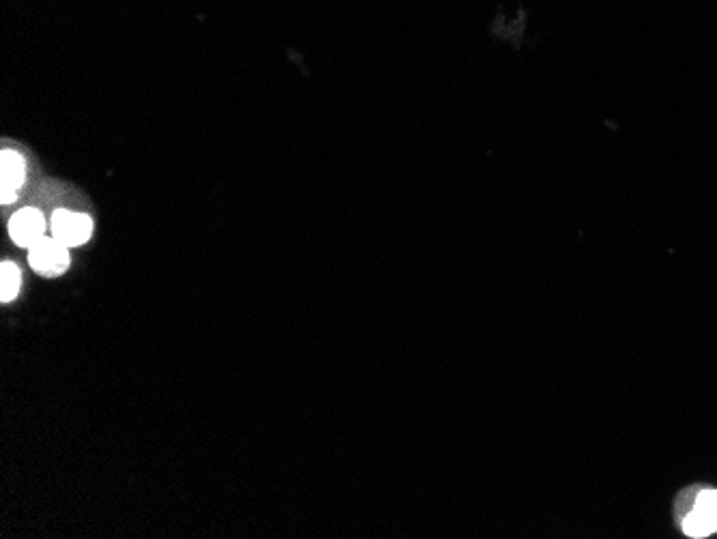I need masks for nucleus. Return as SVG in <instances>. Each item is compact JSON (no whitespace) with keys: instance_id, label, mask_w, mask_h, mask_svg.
I'll return each instance as SVG.
<instances>
[{"instance_id":"nucleus-6","label":"nucleus","mask_w":717,"mask_h":539,"mask_svg":"<svg viewBox=\"0 0 717 539\" xmlns=\"http://www.w3.org/2000/svg\"><path fill=\"white\" fill-rule=\"evenodd\" d=\"M20 282H22L20 269L13 265L11 260H5L3 265H0V301L9 303L16 299L20 293Z\"/></svg>"},{"instance_id":"nucleus-2","label":"nucleus","mask_w":717,"mask_h":539,"mask_svg":"<svg viewBox=\"0 0 717 539\" xmlns=\"http://www.w3.org/2000/svg\"><path fill=\"white\" fill-rule=\"evenodd\" d=\"M28 262H31L33 271L39 275H46V278H56L69 269V252L67 245H63L58 239H46L37 241L33 247H28Z\"/></svg>"},{"instance_id":"nucleus-5","label":"nucleus","mask_w":717,"mask_h":539,"mask_svg":"<svg viewBox=\"0 0 717 539\" xmlns=\"http://www.w3.org/2000/svg\"><path fill=\"white\" fill-rule=\"evenodd\" d=\"M26 179L24 157L18 151H3L0 155V202L9 205L16 200Z\"/></svg>"},{"instance_id":"nucleus-3","label":"nucleus","mask_w":717,"mask_h":539,"mask_svg":"<svg viewBox=\"0 0 717 539\" xmlns=\"http://www.w3.org/2000/svg\"><path fill=\"white\" fill-rule=\"evenodd\" d=\"M52 237L67 247L82 245L93 235V220L84 213H73L67 209H58L50 220Z\"/></svg>"},{"instance_id":"nucleus-1","label":"nucleus","mask_w":717,"mask_h":539,"mask_svg":"<svg viewBox=\"0 0 717 539\" xmlns=\"http://www.w3.org/2000/svg\"><path fill=\"white\" fill-rule=\"evenodd\" d=\"M675 522L683 535L692 539H702L717 533V488L694 484L683 488L675 507Z\"/></svg>"},{"instance_id":"nucleus-4","label":"nucleus","mask_w":717,"mask_h":539,"mask_svg":"<svg viewBox=\"0 0 717 539\" xmlns=\"http://www.w3.org/2000/svg\"><path fill=\"white\" fill-rule=\"evenodd\" d=\"M46 228H48L46 217L41 215V211L26 207L20 209L9 220V237L20 247H33L37 241L43 239V235H46Z\"/></svg>"}]
</instances>
